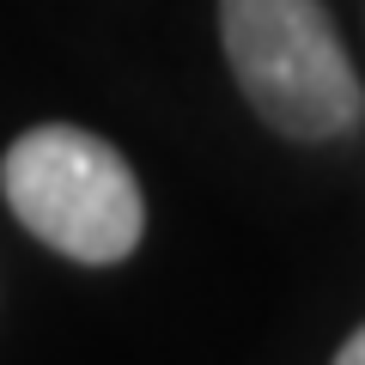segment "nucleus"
Masks as SVG:
<instances>
[{
	"mask_svg": "<svg viewBox=\"0 0 365 365\" xmlns=\"http://www.w3.org/2000/svg\"><path fill=\"white\" fill-rule=\"evenodd\" d=\"M0 189H6V207L25 220V232H37L73 262H122L140 244V182L116 146L86 128L49 122L19 134L0 165Z\"/></svg>",
	"mask_w": 365,
	"mask_h": 365,
	"instance_id": "obj_2",
	"label": "nucleus"
},
{
	"mask_svg": "<svg viewBox=\"0 0 365 365\" xmlns=\"http://www.w3.org/2000/svg\"><path fill=\"white\" fill-rule=\"evenodd\" d=\"M220 25L237 86L280 134L329 140L359 122L365 98L323 0H220Z\"/></svg>",
	"mask_w": 365,
	"mask_h": 365,
	"instance_id": "obj_1",
	"label": "nucleus"
},
{
	"mask_svg": "<svg viewBox=\"0 0 365 365\" xmlns=\"http://www.w3.org/2000/svg\"><path fill=\"white\" fill-rule=\"evenodd\" d=\"M335 365H365V329H359V335H353L347 347L335 353Z\"/></svg>",
	"mask_w": 365,
	"mask_h": 365,
	"instance_id": "obj_3",
	"label": "nucleus"
}]
</instances>
